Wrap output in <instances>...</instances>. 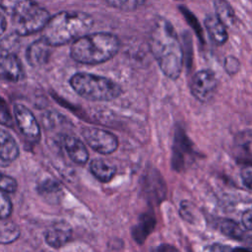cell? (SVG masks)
<instances>
[{
  "instance_id": "6da1fadb",
  "label": "cell",
  "mask_w": 252,
  "mask_h": 252,
  "mask_svg": "<svg viewBox=\"0 0 252 252\" xmlns=\"http://www.w3.org/2000/svg\"><path fill=\"white\" fill-rule=\"evenodd\" d=\"M149 46L162 73L171 80L178 79L183 68V51L170 23L157 19L150 32Z\"/></svg>"
},
{
  "instance_id": "7a4b0ae2",
  "label": "cell",
  "mask_w": 252,
  "mask_h": 252,
  "mask_svg": "<svg viewBox=\"0 0 252 252\" xmlns=\"http://www.w3.org/2000/svg\"><path fill=\"white\" fill-rule=\"evenodd\" d=\"M94 25L91 15L80 11H62L49 18L41 37L52 47L74 42L88 33Z\"/></svg>"
},
{
  "instance_id": "3957f363",
  "label": "cell",
  "mask_w": 252,
  "mask_h": 252,
  "mask_svg": "<svg viewBox=\"0 0 252 252\" xmlns=\"http://www.w3.org/2000/svg\"><path fill=\"white\" fill-rule=\"evenodd\" d=\"M119 48L120 41L115 34L103 32L87 33L72 42L70 55L79 63L94 65L114 57Z\"/></svg>"
},
{
  "instance_id": "277c9868",
  "label": "cell",
  "mask_w": 252,
  "mask_h": 252,
  "mask_svg": "<svg viewBox=\"0 0 252 252\" xmlns=\"http://www.w3.org/2000/svg\"><path fill=\"white\" fill-rule=\"evenodd\" d=\"M0 8L11 18L14 31L19 35H29L42 31L50 16L33 0H0Z\"/></svg>"
},
{
  "instance_id": "5b68a950",
  "label": "cell",
  "mask_w": 252,
  "mask_h": 252,
  "mask_svg": "<svg viewBox=\"0 0 252 252\" xmlns=\"http://www.w3.org/2000/svg\"><path fill=\"white\" fill-rule=\"evenodd\" d=\"M70 86L82 97L94 101H108L118 97L121 87L114 81L90 73H76L70 79Z\"/></svg>"
},
{
  "instance_id": "8992f818",
  "label": "cell",
  "mask_w": 252,
  "mask_h": 252,
  "mask_svg": "<svg viewBox=\"0 0 252 252\" xmlns=\"http://www.w3.org/2000/svg\"><path fill=\"white\" fill-rule=\"evenodd\" d=\"M86 143L95 152L102 155H109L116 151L118 140L112 133L94 127H86L82 131Z\"/></svg>"
},
{
  "instance_id": "52a82bcc",
  "label": "cell",
  "mask_w": 252,
  "mask_h": 252,
  "mask_svg": "<svg viewBox=\"0 0 252 252\" xmlns=\"http://www.w3.org/2000/svg\"><path fill=\"white\" fill-rule=\"evenodd\" d=\"M217 77L212 70L198 71L191 81V93L201 102L210 101L217 90Z\"/></svg>"
},
{
  "instance_id": "ba28073f",
  "label": "cell",
  "mask_w": 252,
  "mask_h": 252,
  "mask_svg": "<svg viewBox=\"0 0 252 252\" xmlns=\"http://www.w3.org/2000/svg\"><path fill=\"white\" fill-rule=\"evenodd\" d=\"M14 116L21 133L32 142L40 139V128L33 113L25 105L17 103L14 105Z\"/></svg>"
},
{
  "instance_id": "9c48e42d",
  "label": "cell",
  "mask_w": 252,
  "mask_h": 252,
  "mask_svg": "<svg viewBox=\"0 0 252 252\" xmlns=\"http://www.w3.org/2000/svg\"><path fill=\"white\" fill-rule=\"evenodd\" d=\"M142 188L146 198L154 204L160 203L166 194V187L163 178L156 169H150L145 172Z\"/></svg>"
},
{
  "instance_id": "30bf717a",
  "label": "cell",
  "mask_w": 252,
  "mask_h": 252,
  "mask_svg": "<svg viewBox=\"0 0 252 252\" xmlns=\"http://www.w3.org/2000/svg\"><path fill=\"white\" fill-rule=\"evenodd\" d=\"M24 76L22 63L17 55L10 52L0 54V80L18 82Z\"/></svg>"
},
{
  "instance_id": "8fae6325",
  "label": "cell",
  "mask_w": 252,
  "mask_h": 252,
  "mask_svg": "<svg viewBox=\"0 0 252 252\" xmlns=\"http://www.w3.org/2000/svg\"><path fill=\"white\" fill-rule=\"evenodd\" d=\"M72 237V228L65 221H56L52 223L44 232L45 242L53 247L60 248L67 244Z\"/></svg>"
},
{
  "instance_id": "7c38bea8",
  "label": "cell",
  "mask_w": 252,
  "mask_h": 252,
  "mask_svg": "<svg viewBox=\"0 0 252 252\" xmlns=\"http://www.w3.org/2000/svg\"><path fill=\"white\" fill-rule=\"evenodd\" d=\"M62 145L69 158L78 164H85L89 159V152L85 144L73 135H64Z\"/></svg>"
},
{
  "instance_id": "4fadbf2b",
  "label": "cell",
  "mask_w": 252,
  "mask_h": 252,
  "mask_svg": "<svg viewBox=\"0 0 252 252\" xmlns=\"http://www.w3.org/2000/svg\"><path fill=\"white\" fill-rule=\"evenodd\" d=\"M187 155H192V145L186 134L180 129L175 132L172 165L176 170L184 166V159Z\"/></svg>"
},
{
  "instance_id": "5bb4252c",
  "label": "cell",
  "mask_w": 252,
  "mask_h": 252,
  "mask_svg": "<svg viewBox=\"0 0 252 252\" xmlns=\"http://www.w3.org/2000/svg\"><path fill=\"white\" fill-rule=\"evenodd\" d=\"M51 45L48 44L42 37L33 41L27 49L26 57L30 65L40 66L45 64L51 52Z\"/></svg>"
},
{
  "instance_id": "9a60e30c",
  "label": "cell",
  "mask_w": 252,
  "mask_h": 252,
  "mask_svg": "<svg viewBox=\"0 0 252 252\" xmlns=\"http://www.w3.org/2000/svg\"><path fill=\"white\" fill-rule=\"evenodd\" d=\"M156 226V218L152 212H147L139 217L138 222L131 229L133 239L138 244H143L148 236L154 231Z\"/></svg>"
},
{
  "instance_id": "2e32d148",
  "label": "cell",
  "mask_w": 252,
  "mask_h": 252,
  "mask_svg": "<svg viewBox=\"0 0 252 252\" xmlns=\"http://www.w3.org/2000/svg\"><path fill=\"white\" fill-rule=\"evenodd\" d=\"M20 149L13 136L0 127V159L6 162H12L18 158Z\"/></svg>"
},
{
  "instance_id": "e0dca14e",
  "label": "cell",
  "mask_w": 252,
  "mask_h": 252,
  "mask_svg": "<svg viewBox=\"0 0 252 252\" xmlns=\"http://www.w3.org/2000/svg\"><path fill=\"white\" fill-rule=\"evenodd\" d=\"M36 190L38 195H40L46 202L51 204H58L63 197L62 187L57 181L51 178H47L39 182Z\"/></svg>"
},
{
  "instance_id": "ac0fdd59",
  "label": "cell",
  "mask_w": 252,
  "mask_h": 252,
  "mask_svg": "<svg viewBox=\"0 0 252 252\" xmlns=\"http://www.w3.org/2000/svg\"><path fill=\"white\" fill-rule=\"evenodd\" d=\"M205 28L212 41L217 45H222L227 40L226 27L217 18L216 15H209L205 19Z\"/></svg>"
},
{
  "instance_id": "d6986e66",
  "label": "cell",
  "mask_w": 252,
  "mask_h": 252,
  "mask_svg": "<svg viewBox=\"0 0 252 252\" xmlns=\"http://www.w3.org/2000/svg\"><path fill=\"white\" fill-rule=\"evenodd\" d=\"M92 174L101 182H108L115 174V166L101 158H94L90 163Z\"/></svg>"
},
{
  "instance_id": "ffe728a7",
  "label": "cell",
  "mask_w": 252,
  "mask_h": 252,
  "mask_svg": "<svg viewBox=\"0 0 252 252\" xmlns=\"http://www.w3.org/2000/svg\"><path fill=\"white\" fill-rule=\"evenodd\" d=\"M215 10L217 18L227 28L235 23V14L232 7L226 0H215Z\"/></svg>"
},
{
  "instance_id": "44dd1931",
  "label": "cell",
  "mask_w": 252,
  "mask_h": 252,
  "mask_svg": "<svg viewBox=\"0 0 252 252\" xmlns=\"http://www.w3.org/2000/svg\"><path fill=\"white\" fill-rule=\"evenodd\" d=\"M20 236V229L15 223L0 225V244H8L16 241Z\"/></svg>"
},
{
  "instance_id": "7402d4cb",
  "label": "cell",
  "mask_w": 252,
  "mask_h": 252,
  "mask_svg": "<svg viewBox=\"0 0 252 252\" xmlns=\"http://www.w3.org/2000/svg\"><path fill=\"white\" fill-rule=\"evenodd\" d=\"M220 227L221 232L228 237L240 240L244 236V231L241 229V227L238 225V223H236L234 220H223L221 221Z\"/></svg>"
},
{
  "instance_id": "603a6c76",
  "label": "cell",
  "mask_w": 252,
  "mask_h": 252,
  "mask_svg": "<svg viewBox=\"0 0 252 252\" xmlns=\"http://www.w3.org/2000/svg\"><path fill=\"white\" fill-rule=\"evenodd\" d=\"M108 5L118 10L130 12L144 5L146 0H105Z\"/></svg>"
},
{
  "instance_id": "cb8c5ba5",
  "label": "cell",
  "mask_w": 252,
  "mask_h": 252,
  "mask_svg": "<svg viewBox=\"0 0 252 252\" xmlns=\"http://www.w3.org/2000/svg\"><path fill=\"white\" fill-rule=\"evenodd\" d=\"M13 205L7 193L0 190V219H7L11 216Z\"/></svg>"
},
{
  "instance_id": "d4e9b609",
  "label": "cell",
  "mask_w": 252,
  "mask_h": 252,
  "mask_svg": "<svg viewBox=\"0 0 252 252\" xmlns=\"http://www.w3.org/2000/svg\"><path fill=\"white\" fill-rule=\"evenodd\" d=\"M17 181L12 177L0 171V190L6 193H14L17 190Z\"/></svg>"
},
{
  "instance_id": "484cf974",
  "label": "cell",
  "mask_w": 252,
  "mask_h": 252,
  "mask_svg": "<svg viewBox=\"0 0 252 252\" xmlns=\"http://www.w3.org/2000/svg\"><path fill=\"white\" fill-rule=\"evenodd\" d=\"M0 124L5 126L12 125V116L5 100L0 97Z\"/></svg>"
},
{
  "instance_id": "4316f807",
  "label": "cell",
  "mask_w": 252,
  "mask_h": 252,
  "mask_svg": "<svg viewBox=\"0 0 252 252\" xmlns=\"http://www.w3.org/2000/svg\"><path fill=\"white\" fill-rule=\"evenodd\" d=\"M239 68H240V63L235 57L227 56L224 59V69L228 74L233 75V74L237 73Z\"/></svg>"
},
{
  "instance_id": "83f0119b",
  "label": "cell",
  "mask_w": 252,
  "mask_h": 252,
  "mask_svg": "<svg viewBox=\"0 0 252 252\" xmlns=\"http://www.w3.org/2000/svg\"><path fill=\"white\" fill-rule=\"evenodd\" d=\"M192 212H193V211H192V208H191V206H190L187 202H183V203L181 204L180 213H181V216H182V218H183L184 220H186L192 222V221L194 220V219H193L194 214H193Z\"/></svg>"
},
{
  "instance_id": "f1b7e54d",
  "label": "cell",
  "mask_w": 252,
  "mask_h": 252,
  "mask_svg": "<svg viewBox=\"0 0 252 252\" xmlns=\"http://www.w3.org/2000/svg\"><path fill=\"white\" fill-rule=\"evenodd\" d=\"M241 178L247 188L252 190V169L245 168L241 172Z\"/></svg>"
},
{
  "instance_id": "f546056e",
  "label": "cell",
  "mask_w": 252,
  "mask_h": 252,
  "mask_svg": "<svg viewBox=\"0 0 252 252\" xmlns=\"http://www.w3.org/2000/svg\"><path fill=\"white\" fill-rule=\"evenodd\" d=\"M242 223L245 226V228L252 231V209H249L243 213Z\"/></svg>"
},
{
  "instance_id": "4dcf8cb0",
  "label": "cell",
  "mask_w": 252,
  "mask_h": 252,
  "mask_svg": "<svg viewBox=\"0 0 252 252\" xmlns=\"http://www.w3.org/2000/svg\"><path fill=\"white\" fill-rule=\"evenodd\" d=\"M158 252H179L175 247L168 245V244H163L160 245L158 249Z\"/></svg>"
},
{
  "instance_id": "1f68e13d",
  "label": "cell",
  "mask_w": 252,
  "mask_h": 252,
  "mask_svg": "<svg viewBox=\"0 0 252 252\" xmlns=\"http://www.w3.org/2000/svg\"><path fill=\"white\" fill-rule=\"evenodd\" d=\"M6 27H7L6 19H5V17L3 16V14L0 12V36L4 33V32H5V30H6Z\"/></svg>"
},
{
  "instance_id": "d6a6232c",
  "label": "cell",
  "mask_w": 252,
  "mask_h": 252,
  "mask_svg": "<svg viewBox=\"0 0 252 252\" xmlns=\"http://www.w3.org/2000/svg\"><path fill=\"white\" fill-rule=\"evenodd\" d=\"M211 252H226V248L220 244H214L211 247Z\"/></svg>"
},
{
  "instance_id": "836d02e7",
  "label": "cell",
  "mask_w": 252,
  "mask_h": 252,
  "mask_svg": "<svg viewBox=\"0 0 252 252\" xmlns=\"http://www.w3.org/2000/svg\"><path fill=\"white\" fill-rule=\"evenodd\" d=\"M233 252H251V251H249L247 249H244V248H236Z\"/></svg>"
},
{
  "instance_id": "e575fe53",
  "label": "cell",
  "mask_w": 252,
  "mask_h": 252,
  "mask_svg": "<svg viewBox=\"0 0 252 252\" xmlns=\"http://www.w3.org/2000/svg\"><path fill=\"white\" fill-rule=\"evenodd\" d=\"M177 1H183V0H177Z\"/></svg>"
}]
</instances>
